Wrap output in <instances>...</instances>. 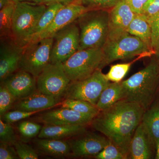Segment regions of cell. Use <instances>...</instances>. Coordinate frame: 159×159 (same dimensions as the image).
Masks as SVG:
<instances>
[{
  "label": "cell",
  "mask_w": 159,
  "mask_h": 159,
  "mask_svg": "<svg viewBox=\"0 0 159 159\" xmlns=\"http://www.w3.org/2000/svg\"><path fill=\"white\" fill-rule=\"evenodd\" d=\"M84 6L93 9H110L122 0H79Z\"/></svg>",
  "instance_id": "33"
},
{
  "label": "cell",
  "mask_w": 159,
  "mask_h": 159,
  "mask_svg": "<svg viewBox=\"0 0 159 159\" xmlns=\"http://www.w3.org/2000/svg\"><path fill=\"white\" fill-rule=\"evenodd\" d=\"M159 13V0H148L144 7L142 15L148 20Z\"/></svg>",
  "instance_id": "36"
},
{
  "label": "cell",
  "mask_w": 159,
  "mask_h": 159,
  "mask_svg": "<svg viewBox=\"0 0 159 159\" xmlns=\"http://www.w3.org/2000/svg\"><path fill=\"white\" fill-rule=\"evenodd\" d=\"M155 148L141 122L136 129L131 141L129 158H155Z\"/></svg>",
  "instance_id": "17"
},
{
  "label": "cell",
  "mask_w": 159,
  "mask_h": 159,
  "mask_svg": "<svg viewBox=\"0 0 159 159\" xmlns=\"http://www.w3.org/2000/svg\"><path fill=\"white\" fill-rule=\"evenodd\" d=\"M136 14H142L148 0H125Z\"/></svg>",
  "instance_id": "38"
},
{
  "label": "cell",
  "mask_w": 159,
  "mask_h": 159,
  "mask_svg": "<svg viewBox=\"0 0 159 159\" xmlns=\"http://www.w3.org/2000/svg\"><path fill=\"white\" fill-rule=\"evenodd\" d=\"M157 94H159V87L157 93ZM158 99V100H159V98H158V99Z\"/></svg>",
  "instance_id": "43"
},
{
  "label": "cell",
  "mask_w": 159,
  "mask_h": 159,
  "mask_svg": "<svg viewBox=\"0 0 159 159\" xmlns=\"http://www.w3.org/2000/svg\"><path fill=\"white\" fill-rule=\"evenodd\" d=\"M150 54H142L131 62L117 64L111 66L109 71L107 74H106L107 78L110 81L112 82H122V79L125 77L129 71L131 66L135 61L142 57L150 56Z\"/></svg>",
  "instance_id": "27"
},
{
  "label": "cell",
  "mask_w": 159,
  "mask_h": 159,
  "mask_svg": "<svg viewBox=\"0 0 159 159\" xmlns=\"http://www.w3.org/2000/svg\"><path fill=\"white\" fill-rule=\"evenodd\" d=\"M0 159H20L15 147L7 143L0 144Z\"/></svg>",
  "instance_id": "37"
},
{
  "label": "cell",
  "mask_w": 159,
  "mask_h": 159,
  "mask_svg": "<svg viewBox=\"0 0 159 159\" xmlns=\"http://www.w3.org/2000/svg\"><path fill=\"white\" fill-rule=\"evenodd\" d=\"M14 129L11 124L4 122L0 119V142L14 145L17 142Z\"/></svg>",
  "instance_id": "32"
},
{
  "label": "cell",
  "mask_w": 159,
  "mask_h": 159,
  "mask_svg": "<svg viewBox=\"0 0 159 159\" xmlns=\"http://www.w3.org/2000/svg\"><path fill=\"white\" fill-rule=\"evenodd\" d=\"M145 111L138 103L121 100L100 111L91 124L129 158L131 141Z\"/></svg>",
  "instance_id": "1"
},
{
  "label": "cell",
  "mask_w": 159,
  "mask_h": 159,
  "mask_svg": "<svg viewBox=\"0 0 159 159\" xmlns=\"http://www.w3.org/2000/svg\"><path fill=\"white\" fill-rule=\"evenodd\" d=\"M122 100L135 102L145 111L154 102L159 87V62L152 57L144 68L121 82Z\"/></svg>",
  "instance_id": "2"
},
{
  "label": "cell",
  "mask_w": 159,
  "mask_h": 159,
  "mask_svg": "<svg viewBox=\"0 0 159 159\" xmlns=\"http://www.w3.org/2000/svg\"><path fill=\"white\" fill-rule=\"evenodd\" d=\"M42 126L37 122L29 121H22L18 125L21 135L25 139H31L39 134Z\"/></svg>",
  "instance_id": "29"
},
{
  "label": "cell",
  "mask_w": 159,
  "mask_h": 159,
  "mask_svg": "<svg viewBox=\"0 0 159 159\" xmlns=\"http://www.w3.org/2000/svg\"><path fill=\"white\" fill-rule=\"evenodd\" d=\"M14 146L20 159H37L39 156L37 152L30 145L26 143L17 141Z\"/></svg>",
  "instance_id": "34"
},
{
  "label": "cell",
  "mask_w": 159,
  "mask_h": 159,
  "mask_svg": "<svg viewBox=\"0 0 159 159\" xmlns=\"http://www.w3.org/2000/svg\"><path fill=\"white\" fill-rule=\"evenodd\" d=\"M38 112H27L15 110L11 111H8L1 118L4 122L11 124L23 119L29 118Z\"/></svg>",
  "instance_id": "35"
},
{
  "label": "cell",
  "mask_w": 159,
  "mask_h": 159,
  "mask_svg": "<svg viewBox=\"0 0 159 159\" xmlns=\"http://www.w3.org/2000/svg\"><path fill=\"white\" fill-rule=\"evenodd\" d=\"M11 1V0H0V9H2Z\"/></svg>",
  "instance_id": "41"
},
{
  "label": "cell",
  "mask_w": 159,
  "mask_h": 159,
  "mask_svg": "<svg viewBox=\"0 0 159 159\" xmlns=\"http://www.w3.org/2000/svg\"><path fill=\"white\" fill-rule=\"evenodd\" d=\"M127 31L142 40L151 49V27L148 19L143 15H135Z\"/></svg>",
  "instance_id": "23"
},
{
  "label": "cell",
  "mask_w": 159,
  "mask_h": 159,
  "mask_svg": "<svg viewBox=\"0 0 159 159\" xmlns=\"http://www.w3.org/2000/svg\"><path fill=\"white\" fill-rule=\"evenodd\" d=\"M16 4L11 1L0 9V39L12 37V22Z\"/></svg>",
  "instance_id": "25"
},
{
  "label": "cell",
  "mask_w": 159,
  "mask_h": 159,
  "mask_svg": "<svg viewBox=\"0 0 159 159\" xmlns=\"http://www.w3.org/2000/svg\"><path fill=\"white\" fill-rule=\"evenodd\" d=\"M1 84L5 86L17 100L29 97L37 90L36 78L20 69L6 78Z\"/></svg>",
  "instance_id": "15"
},
{
  "label": "cell",
  "mask_w": 159,
  "mask_h": 159,
  "mask_svg": "<svg viewBox=\"0 0 159 159\" xmlns=\"http://www.w3.org/2000/svg\"><path fill=\"white\" fill-rule=\"evenodd\" d=\"M47 7L44 4L39 3L16 2L12 22V37L25 46Z\"/></svg>",
  "instance_id": "5"
},
{
  "label": "cell",
  "mask_w": 159,
  "mask_h": 159,
  "mask_svg": "<svg viewBox=\"0 0 159 159\" xmlns=\"http://www.w3.org/2000/svg\"><path fill=\"white\" fill-rule=\"evenodd\" d=\"M155 159H159V141L158 142L157 145Z\"/></svg>",
  "instance_id": "42"
},
{
  "label": "cell",
  "mask_w": 159,
  "mask_h": 159,
  "mask_svg": "<svg viewBox=\"0 0 159 159\" xmlns=\"http://www.w3.org/2000/svg\"><path fill=\"white\" fill-rule=\"evenodd\" d=\"M80 1L79 0H43L41 4H43L46 6H48L54 3H60L64 6H67L71 3Z\"/></svg>",
  "instance_id": "39"
},
{
  "label": "cell",
  "mask_w": 159,
  "mask_h": 159,
  "mask_svg": "<svg viewBox=\"0 0 159 159\" xmlns=\"http://www.w3.org/2000/svg\"><path fill=\"white\" fill-rule=\"evenodd\" d=\"M135 15L125 0H122L110 9L108 39L127 32Z\"/></svg>",
  "instance_id": "16"
},
{
  "label": "cell",
  "mask_w": 159,
  "mask_h": 159,
  "mask_svg": "<svg viewBox=\"0 0 159 159\" xmlns=\"http://www.w3.org/2000/svg\"><path fill=\"white\" fill-rule=\"evenodd\" d=\"M53 38L51 63H63L79 49L80 31L77 20L57 31Z\"/></svg>",
  "instance_id": "10"
},
{
  "label": "cell",
  "mask_w": 159,
  "mask_h": 159,
  "mask_svg": "<svg viewBox=\"0 0 159 159\" xmlns=\"http://www.w3.org/2000/svg\"><path fill=\"white\" fill-rule=\"evenodd\" d=\"M70 82L61 62L50 63L36 79L38 90L60 100L64 97Z\"/></svg>",
  "instance_id": "9"
},
{
  "label": "cell",
  "mask_w": 159,
  "mask_h": 159,
  "mask_svg": "<svg viewBox=\"0 0 159 159\" xmlns=\"http://www.w3.org/2000/svg\"><path fill=\"white\" fill-rule=\"evenodd\" d=\"M61 105L62 107L70 109L81 113L96 116L100 111L96 106L87 101L79 99H65L61 102Z\"/></svg>",
  "instance_id": "26"
},
{
  "label": "cell",
  "mask_w": 159,
  "mask_h": 159,
  "mask_svg": "<svg viewBox=\"0 0 159 159\" xmlns=\"http://www.w3.org/2000/svg\"><path fill=\"white\" fill-rule=\"evenodd\" d=\"M145 111L141 123L156 149L159 141V100L157 99Z\"/></svg>",
  "instance_id": "20"
},
{
  "label": "cell",
  "mask_w": 159,
  "mask_h": 159,
  "mask_svg": "<svg viewBox=\"0 0 159 159\" xmlns=\"http://www.w3.org/2000/svg\"><path fill=\"white\" fill-rule=\"evenodd\" d=\"M95 157L97 159H127L120 148L111 141Z\"/></svg>",
  "instance_id": "31"
},
{
  "label": "cell",
  "mask_w": 159,
  "mask_h": 159,
  "mask_svg": "<svg viewBox=\"0 0 159 159\" xmlns=\"http://www.w3.org/2000/svg\"><path fill=\"white\" fill-rule=\"evenodd\" d=\"M25 46L13 37L0 39V81L20 69Z\"/></svg>",
  "instance_id": "11"
},
{
  "label": "cell",
  "mask_w": 159,
  "mask_h": 159,
  "mask_svg": "<svg viewBox=\"0 0 159 159\" xmlns=\"http://www.w3.org/2000/svg\"><path fill=\"white\" fill-rule=\"evenodd\" d=\"M103 58L102 48L78 50L63 63L64 69L71 81L85 79L98 69Z\"/></svg>",
  "instance_id": "6"
},
{
  "label": "cell",
  "mask_w": 159,
  "mask_h": 159,
  "mask_svg": "<svg viewBox=\"0 0 159 159\" xmlns=\"http://www.w3.org/2000/svg\"><path fill=\"white\" fill-rule=\"evenodd\" d=\"M0 87V116L2 117L17 101V99L3 84Z\"/></svg>",
  "instance_id": "28"
},
{
  "label": "cell",
  "mask_w": 159,
  "mask_h": 159,
  "mask_svg": "<svg viewBox=\"0 0 159 159\" xmlns=\"http://www.w3.org/2000/svg\"><path fill=\"white\" fill-rule=\"evenodd\" d=\"M102 49L103 58L99 67L101 70L119 60L131 59L145 54L153 56V52L145 43L127 32L108 38Z\"/></svg>",
  "instance_id": "4"
},
{
  "label": "cell",
  "mask_w": 159,
  "mask_h": 159,
  "mask_svg": "<svg viewBox=\"0 0 159 159\" xmlns=\"http://www.w3.org/2000/svg\"><path fill=\"white\" fill-rule=\"evenodd\" d=\"M109 12L107 9H90L77 19L80 31L78 50L102 48L108 38Z\"/></svg>",
  "instance_id": "3"
},
{
  "label": "cell",
  "mask_w": 159,
  "mask_h": 159,
  "mask_svg": "<svg viewBox=\"0 0 159 159\" xmlns=\"http://www.w3.org/2000/svg\"><path fill=\"white\" fill-rule=\"evenodd\" d=\"M124 99V93L121 82L110 83L102 91L97 104L100 111L110 107Z\"/></svg>",
  "instance_id": "22"
},
{
  "label": "cell",
  "mask_w": 159,
  "mask_h": 159,
  "mask_svg": "<svg viewBox=\"0 0 159 159\" xmlns=\"http://www.w3.org/2000/svg\"><path fill=\"white\" fill-rule=\"evenodd\" d=\"M47 6V8L39 20L32 36L28 43L34 41L40 34L49 27L57 12L64 6L60 3H54Z\"/></svg>",
  "instance_id": "24"
},
{
  "label": "cell",
  "mask_w": 159,
  "mask_h": 159,
  "mask_svg": "<svg viewBox=\"0 0 159 159\" xmlns=\"http://www.w3.org/2000/svg\"><path fill=\"white\" fill-rule=\"evenodd\" d=\"M54 38H48L27 44L24 47L20 69L25 71L37 79L49 64Z\"/></svg>",
  "instance_id": "7"
},
{
  "label": "cell",
  "mask_w": 159,
  "mask_h": 159,
  "mask_svg": "<svg viewBox=\"0 0 159 159\" xmlns=\"http://www.w3.org/2000/svg\"><path fill=\"white\" fill-rule=\"evenodd\" d=\"M86 131L85 126L79 125H55L45 124L39 134L40 139H62L77 136Z\"/></svg>",
  "instance_id": "19"
},
{
  "label": "cell",
  "mask_w": 159,
  "mask_h": 159,
  "mask_svg": "<svg viewBox=\"0 0 159 159\" xmlns=\"http://www.w3.org/2000/svg\"><path fill=\"white\" fill-rule=\"evenodd\" d=\"M11 1L16 3L18 2H26L41 4L43 0H11Z\"/></svg>",
  "instance_id": "40"
},
{
  "label": "cell",
  "mask_w": 159,
  "mask_h": 159,
  "mask_svg": "<svg viewBox=\"0 0 159 159\" xmlns=\"http://www.w3.org/2000/svg\"><path fill=\"white\" fill-rule=\"evenodd\" d=\"M90 9H92L84 6L80 1L64 6L57 12L49 27L32 42L43 39L53 37L57 31L74 22L81 14Z\"/></svg>",
  "instance_id": "13"
},
{
  "label": "cell",
  "mask_w": 159,
  "mask_h": 159,
  "mask_svg": "<svg viewBox=\"0 0 159 159\" xmlns=\"http://www.w3.org/2000/svg\"><path fill=\"white\" fill-rule=\"evenodd\" d=\"M96 116L81 113L70 109H56L46 112L35 118L44 124L55 125H79L90 124Z\"/></svg>",
  "instance_id": "12"
},
{
  "label": "cell",
  "mask_w": 159,
  "mask_h": 159,
  "mask_svg": "<svg viewBox=\"0 0 159 159\" xmlns=\"http://www.w3.org/2000/svg\"><path fill=\"white\" fill-rule=\"evenodd\" d=\"M110 83L106 74L98 69L85 79L71 81L64 98L84 100L96 106L102 91Z\"/></svg>",
  "instance_id": "8"
},
{
  "label": "cell",
  "mask_w": 159,
  "mask_h": 159,
  "mask_svg": "<svg viewBox=\"0 0 159 159\" xmlns=\"http://www.w3.org/2000/svg\"><path fill=\"white\" fill-rule=\"evenodd\" d=\"M152 30L151 48L153 56L159 62V13L148 20Z\"/></svg>",
  "instance_id": "30"
},
{
  "label": "cell",
  "mask_w": 159,
  "mask_h": 159,
  "mask_svg": "<svg viewBox=\"0 0 159 159\" xmlns=\"http://www.w3.org/2000/svg\"><path fill=\"white\" fill-rule=\"evenodd\" d=\"M61 100L37 90L29 97L17 100L13 105L14 110L27 112H39L54 107Z\"/></svg>",
  "instance_id": "18"
},
{
  "label": "cell",
  "mask_w": 159,
  "mask_h": 159,
  "mask_svg": "<svg viewBox=\"0 0 159 159\" xmlns=\"http://www.w3.org/2000/svg\"><path fill=\"white\" fill-rule=\"evenodd\" d=\"M34 142L41 151L51 156L63 157L69 156L72 154L69 141L39 138L35 139Z\"/></svg>",
  "instance_id": "21"
},
{
  "label": "cell",
  "mask_w": 159,
  "mask_h": 159,
  "mask_svg": "<svg viewBox=\"0 0 159 159\" xmlns=\"http://www.w3.org/2000/svg\"><path fill=\"white\" fill-rule=\"evenodd\" d=\"M85 133L83 135L81 136V134L80 137L69 141L74 157H95L110 142L106 137Z\"/></svg>",
  "instance_id": "14"
}]
</instances>
